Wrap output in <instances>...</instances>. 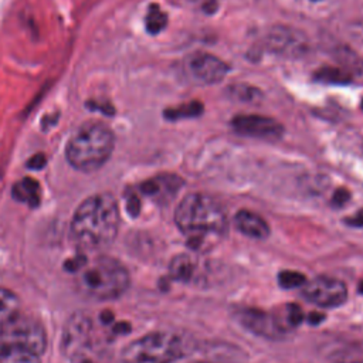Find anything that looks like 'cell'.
Instances as JSON below:
<instances>
[{
    "label": "cell",
    "mask_w": 363,
    "mask_h": 363,
    "mask_svg": "<svg viewBox=\"0 0 363 363\" xmlns=\"http://www.w3.org/2000/svg\"><path fill=\"white\" fill-rule=\"evenodd\" d=\"M169 271H170V275L173 279L176 281H183V282H187L191 279L193 277V272H194V262L193 259L186 255V254H179L176 255L172 262H170V267H169Z\"/></svg>",
    "instance_id": "cell-17"
},
{
    "label": "cell",
    "mask_w": 363,
    "mask_h": 363,
    "mask_svg": "<svg viewBox=\"0 0 363 363\" xmlns=\"http://www.w3.org/2000/svg\"><path fill=\"white\" fill-rule=\"evenodd\" d=\"M113 146L115 136L105 123L86 122L69 138L65 157L74 169L91 173L106 163Z\"/></svg>",
    "instance_id": "cell-4"
},
{
    "label": "cell",
    "mask_w": 363,
    "mask_h": 363,
    "mask_svg": "<svg viewBox=\"0 0 363 363\" xmlns=\"http://www.w3.org/2000/svg\"><path fill=\"white\" fill-rule=\"evenodd\" d=\"M186 71L200 84H216L225 77L228 65L211 54L196 52L186 58Z\"/></svg>",
    "instance_id": "cell-10"
},
{
    "label": "cell",
    "mask_w": 363,
    "mask_h": 363,
    "mask_svg": "<svg viewBox=\"0 0 363 363\" xmlns=\"http://www.w3.org/2000/svg\"><path fill=\"white\" fill-rule=\"evenodd\" d=\"M119 207L111 193H96L85 199L75 210L69 235L82 251H98L109 245L119 230Z\"/></svg>",
    "instance_id": "cell-1"
},
{
    "label": "cell",
    "mask_w": 363,
    "mask_h": 363,
    "mask_svg": "<svg viewBox=\"0 0 363 363\" xmlns=\"http://www.w3.org/2000/svg\"><path fill=\"white\" fill-rule=\"evenodd\" d=\"M237 230L251 238H267L269 235V225L259 214L250 210H240L234 216Z\"/></svg>",
    "instance_id": "cell-12"
},
{
    "label": "cell",
    "mask_w": 363,
    "mask_h": 363,
    "mask_svg": "<svg viewBox=\"0 0 363 363\" xmlns=\"http://www.w3.org/2000/svg\"><path fill=\"white\" fill-rule=\"evenodd\" d=\"M91 332L92 322L86 313L77 312L74 313L64 330V350L71 357H78L84 354L91 347Z\"/></svg>",
    "instance_id": "cell-9"
},
{
    "label": "cell",
    "mask_w": 363,
    "mask_h": 363,
    "mask_svg": "<svg viewBox=\"0 0 363 363\" xmlns=\"http://www.w3.org/2000/svg\"><path fill=\"white\" fill-rule=\"evenodd\" d=\"M183 354L182 339L169 332H155L130 342L121 353L122 363H173Z\"/></svg>",
    "instance_id": "cell-5"
},
{
    "label": "cell",
    "mask_w": 363,
    "mask_h": 363,
    "mask_svg": "<svg viewBox=\"0 0 363 363\" xmlns=\"http://www.w3.org/2000/svg\"><path fill=\"white\" fill-rule=\"evenodd\" d=\"M145 21H146V30L150 34H157L164 28L167 17L157 4H150Z\"/></svg>",
    "instance_id": "cell-18"
},
{
    "label": "cell",
    "mask_w": 363,
    "mask_h": 363,
    "mask_svg": "<svg viewBox=\"0 0 363 363\" xmlns=\"http://www.w3.org/2000/svg\"><path fill=\"white\" fill-rule=\"evenodd\" d=\"M238 322L250 332L268 339H281L288 328L274 315L254 308H244L237 312Z\"/></svg>",
    "instance_id": "cell-8"
},
{
    "label": "cell",
    "mask_w": 363,
    "mask_h": 363,
    "mask_svg": "<svg viewBox=\"0 0 363 363\" xmlns=\"http://www.w3.org/2000/svg\"><path fill=\"white\" fill-rule=\"evenodd\" d=\"M201 112V104L199 102H190L187 105L174 108V109H167L164 115L169 119H179V118H189V116H197Z\"/></svg>",
    "instance_id": "cell-20"
},
{
    "label": "cell",
    "mask_w": 363,
    "mask_h": 363,
    "mask_svg": "<svg viewBox=\"0 0 363 363\" xmlns=\"http://www.w3.org/2000/svg\"><path fill=\"white\" fill-rule=\"evenodd\" d=\"M231 126L240 135L261 139H278L284 132L279 122L261 115H238L231 121Z\"/></svg>",
    "instance_id": "cell-11"
},
{
    "label": "cell",
    "mask_w": 363,
    "mask_h": 363,
    "mask_svg": "<svg viewBox=\"0 0 363 363\" xmlns=\"http://www.w3.org/2000/svg\"><path fill=\"white\" fill-rule=\"evenodd\" d=\"M302 295L309 302L322 308H335L347 298V288L340 279L329 277H316L303 284Z\"/></svg>",
    "instance_id": "cell-6"
},
{
    "label": "cell",
    "mask_w": 363,
    "mask_h": 363,
    "mask_svg": "<svg viewBox=\"0 0 363 363\" xmlns=\"http://www.w3.org/2000/svg\"><path fill=\"white\" fill-rule=\"evenodd\" d=\"M177 228L196 251L208 248L213 238H221L228 230L225 211L217 200L204 193H190L180 200L174 211Z\"/></svg>",
    "instance_id": "cell-2"
},
{
    "label": "cell",
    "mask_w": 363,
    "mask_h": 363,
    "mask_svg": "<svg viewBox=\"0 0 363 363\" xmlns=\"http://www.w3.org/2000/svg\"><path fill=\"white\" fill-rule=\"evenodd\" d=\"M75 289L92 301H111L121 296L130 284L126 267L116 258L96 255L82 258L71 269Z\"/></svg>",
    "instance_id": "cell-3"
},
{
    "label": "cell",
    "mask_w": 363,
    "mask_h": 363,
    "mask_svg": "<svg viewBox=\"0 0 363 363\" xmlns=\"http://www.w3.org/2000/svg\"><path fill=\"white\" fill-rule=\"evenodd\" d=\"M13 196L16 197V200H20L23 203H27L30 207H34L38 204L40 200V186L35 180L26 177L14 184Z\"/></svg>",
    "instance_id": "cell-16"
},
{
    "label": "cell",
    "mask_w": 363,
    "mask_h": 363,
    "mask_svg": "<svg viewBox=\"0 0 363 363\" xmlns=\"http://www.w3.org/2000/svg\"><path fill=\"white\" fill-rule=\"evenodd\" d=\"M347 201H349V193H347V190H343V189L337 190V193H336L335 197H333L335 206H342V204H345V203H347Z\"/></svg>",
    "instance_id": "cell-23"
},
{
    "label": "cell",
    "mask_w": 363,
    "mask_h": 363,
    "mask_svg": "<svg viewBox=\"0 0 363 363\" xmlns=\"http://www.w3.org/2000/svg\"><path fill=\"white\" fill-rule=\"evenodd\" d=\"M20 315L18 296L6 288H0V337Z\"/></svg>",
    "instance_id": "cell-14"
},
{
    "label": "cell",
    "mask_w": 363,
    "mask_h": 363,
    "mask_svg": "<svg viewBox=\"0 0 363 363\" xmlns=\"http://www.w3.org/2000/svg\"><path fill=\"white\" fill-rule=\"evenodd\" d=\"M0 342L16 343L28 347L38 354H43L47 345V337L44 328L38 322L30 318H21L18 315L1 335Z\"/></svg>",
    "instance_id": "cell-7"
},
{
    "label": "cell",
    "mask_w": 363,
    "mask_h": 363,
    "mask_svg": "<svg viewBox=\"0 0 363 363\" xmlns=\"http://www.w3.org/2000/svg\"><path fill=\"white\" fill-rule=\"evenodd\" d=\"M346 223L352 227H363V208L359 210L356 214H353L352 217L346 218Z\"/></svg>",
    "instance_id": "cell-21"
},
{
    "label": "cell",
    "mask_w": 363,
    "mask_h": 363,
    "mask_svg": "<svg viewBox=\"0 0 363 363\" xmlns=\"http://www.w3.org/2000/svg\"><path fill=\"white\" fill-rule=\"evenodd\" d=\"M278 282L282 288L285 289H292V288H302L303 284L306 282V278L303 274L298 271H291L285 269L278 274Z\"/></svg>",
    "instance_id": "cell-19"
},
{
    "label": "cell",
    "mask_w": 363,
    "mask_h": 363,
    "mask_svg": "<svg viewBox=\"0 0 363 363\" xmlns=\"http://www.w3.org/2000/svg\"><path fill=\"white\" fill-rule=\"evenodd\" d=\"M182 180L173 174L157 176L150 179L142 184V190L145 194L157 199V200H169L177 190L180 189Z\"/></svg>",
    "instance_id": "cell-13"
},
{
    "label": "cell",
    "mask_w": 363,
    "mask_h": 363,
    "mask_svg": "<svg viewBox=\"0 0 363 363\" xmlns=\"http://www.w3.org/2000/svg\"><path fill=\"white\" fill-rule=\"evenodd\" d=\"M44 164H45V157H44V155H41V153L33 156V157L28 160V163H27L28 167H34V169H41Z\"/></svg>",
    "instance_id": "cell-22"
},
{
    "label": "cell",
    "mask_w": 363,
    "mask_h": 363,
    "mask_svg": "<svg viewBox=\"0 0 363 363\" xmlns=\"http://www.w3.org/2000/svg\"><path fill=\"white\" fill-rule=\"evenodd\" d=\"M193 363H208V362H193Z\"/></svg>",
    "instance_id": "cell-25"
},
{
    "label": "cell",
    "mask_w": 363,
    "mask_h": 363,
    "mask_svg": "<svg viewBox=\"0 0 363 363\" xmlns=\"http://www.w3.org/2000/svg\"><path fill=\"white\" fill-rule=\"evenodd\" d=\"M40 356L28 347L0 342V363H41Z\"/></svg>",
    "instance_id": "cell-15"
},
{
    "label": "cell",
    "mask_w": 363,
    "mask_h": 363,
    "mask_svg": "<svg viewBox=\"0 0 363 363\" xmlns=\"http://www.w3.org/2000/svg\"><path fill=\"white\" fill-rule=\"evenodd\" d=\"M359 288H360V289H359V291H360V292H362V294H363V281H362V282H360V286H359Z\"/></svg>",
    "instance_id": "cell-24"
}]
</instances>
